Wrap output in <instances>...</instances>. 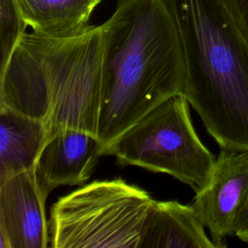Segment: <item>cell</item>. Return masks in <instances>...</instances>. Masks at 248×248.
Instances as JSON below:
<instances>
[{
	"label": "cell",
	"mask_w": 248,
	"mask_h": 248,
	"mask_svg": "<svg viewBox=\"0 0 248 248\" xmlns=\"http://www.w3.org/2000/svg\"><path fill=\"white\" fill-rule=\"evenodd\" d=\"M97 137L105 150L149 110L183 95L185 62L167 0H119L102 24Z\"/></svg>",
	"instance_id": "1"
},
{
	"label": "cell",
	"mask_w": 248,
	"mask_h": 248,
	"mask_svg": "<svg viewBox=\"0 0 248 248\" xmlns=\"http://www.w3.org/2000/svg\"><path fill=\"white\" fill-rule=\"evenodd\" d=\"M103 50L102 25L64 39L25 32L0 72V106L42 120L49 139L69 129L97 136Z\"/></svg>",
	"instance_id": "2"
},
{
	"label": "cell",
	"mask_w": 248,
	"mask_h": 248,
	"mask_svg": "<svg viewBox=\"0 0 248 248\" xmlns=\"http://www.w3.org/2000/svg\"><path fill=\"white\" fill-rule=\"evenodd\" d=\"M183 50V95L221 149L248 151V40L222 0H167Z\"/></svg>",
	"instance_id": "3"
},
{
	"label": "cell",
	"mask_w": 248,
	"mask_h": 248,
	"mask_svg": "<svg viewBox=\"0 0 248 248\" xmlns=\"http://www.w3.org/2000/svg\"><path fill=\"white\" fill-rule=\"evenodd\" d=\"M154 200L123 179L94 181L50 207L48 232L54 248H139Z\"/></svg>",
	"instance_id": "4"
},
{
	"label": "cell",
	"mask_w": 248,
	"mask_h": 248,
	"mask_svg": "<svg viewBox=\"0 0 248 248\" xmlns=\"http://www.w3.org/2000/svg\"><path fill=\"white\" fill-rule=\"evenodd\" d=\"M104 155L117 164L168 173L195 192L209 181L215 156L198 137L184 95H174L149 110L116 138Z\"/></svg>",
	"instance_id": "5"
},
{
	"label": "cell",
	"mask_w": 248,
	"mask_h": 248,
	"mask_svg": "<svg viewBox=\"0 0 248 248\" xmlns=\"http://www.w3.org/2000/svg\"><path fill=\"white\" fill-rule=\"evenodd\" d=\"M248 198V151L221 149L208 183L196 192L191 206L208 229L216 248L234 235L238 214Z\"/></svg>",
	"instance_id": "6"
},
{
	"label": "cell",
	"mask_w": 248,
	"mask_h": 248,
	"mask_svg": "<svg viewBox=\"0 0 248 248\" xmlns=\"http://www.w3.org/2000/svg\"><path fill=\"white\" fill-rule=\"evenodd\" d=\"M46 196L34 168L0 183V248H46L49 241Z\"/></svg>",
	"instance_id": "7"
},
{
	"label": "cell",
	"mask_w": 248,
	"mask_h": 248,
	"mask_svg": "<svg viewBox=\"0 0 248 248\" xmlns=\"http://www.w3.org/2000/svg\"><path fill=\"white\" fill-rule=\"evenodd\" d=\"M102 155L104 147L93 134L69 129L54 135L45 144L34 167L42 192L47 197L59 186L84 183Z\"/></svg>",
	"instance_id": "8"
},
{
	"label": "cell",
	"mask_w": 248,
	"mask_h": 248,
	"mask_svg": "<svg viewBox=\"0 0 248 248\" xmlns=\"http://www.w3.org/2000/svg\"><path fill=\"white\" fill-rule=\"evenodd\" d=\"M191 205L153 201L139 248H216Z\"/></svg>",
	"instance_id": "9"
},
{
	"label": "cell",
	"mask_w": 248,
	"mask_h": 248,
	"mask_svg": "<svg viewBox=\"0 0 248 248\" xmlns=\"http://www.w3.org/2000/svg\"><path fill=\"white\" fill-rule=\"evenodd\" d=\"M48 139L45 122L0 106V183L33 169Z\"/></svg>",
	"instance_id": "10"
},
{
	"label": "cell",
	"mask_w": 248,
	"mask_h": 248,
	"mask_svg": "<svg viewBox=\"0 0 248 248\" xmlns=\"http://www.w3.org/2000/svg\"><path fill=\"white\" fill-rule=\"evenodd\" d=\"M33 32L52 38H72L87 32L89 19L102 0H14Z\"/></svg>",
	"instance_id": "11"
},
{
	"label": "cell",
	"mask_w": 248,
	"mask_h": 248,
	"mask_svg": "<svg viewBox=\"0 0 248 248\" xmlns=\"http://www.w3.org/2000/svg\"><path fill=\"white\" fill-rule=\"evenodd\" d=\"M27 26L14 0H0V72L6 67L16 44L25 33Z\"/></svg>",
	"instance_id": "12"
},
{
	"label": "cell",
	"mask_w": 248,
	"mask_h": 248,
	"mask_svg": "<svg viewBox=\"0 0 248 248\" xmlns=\"http://www.w3.org/2000/svg\"><path fill=\"white\" fill-rule=\"evenodd\" d=\"M240 31L248 40V0H222Z\"/></svg>",
	"instance_id": "13"
},
{
	"label": "cell",
	"mask_w": 248,
	"mask_h": 248,
	"mask_svg": "<svg viewBox=\"0 0 248 248\" xmlns=\"http://www.w3.org/2000/svg\"><path fill=\"white\" fill-rule=\"evenodd\" d=\"M234 235L242 242L248 243V198L236 219Z\"/></svg>",
	"instance_id": "14"
}]
</instances>
